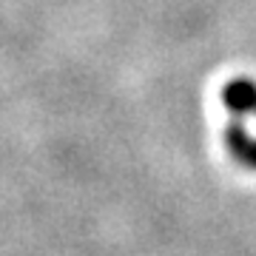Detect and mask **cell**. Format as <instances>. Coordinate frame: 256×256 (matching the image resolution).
I'll return each mask as SVG.
<instances>
[{
	"label": "cell",
	"instance_id": "obj_2",
	"mask_svg": "<svg viewBox=\"0 0 256 256\" xmlns=\"http://www.w3.org/2000/svg\"><path fill=\"white\" fill-rule=\"evenodd\" d=\"M225 146H228L230 156L236 160V162L248 165V168H254L256 171V140L248 134V128L234 120L228 128H225Z\"/></svg>",
	"mask_w": 256,
	"mask_h": 256
},
{
	"label": "cell",
	"instance_id": "obj_1",
	"mask_svg": "<svg viewBox=\"0 0 256 256\" xmlns=\"http://www.w3.org/2000/svg\"><path fill=\"white\" fill-rule=\"evenodd\" d=\"M222 106L234 117L256 114V80H250V77H234L230 82H225V88H222Z\"/></svg>",
	"mask_w": 256,
	"mask_h": 256
}]
</instances>
